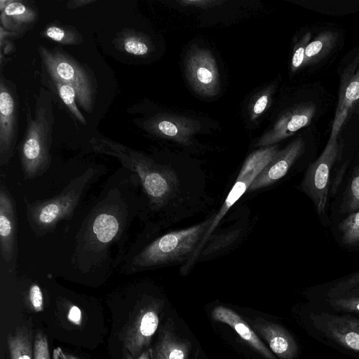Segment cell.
Here are the masks:
<instances>
[{
    "label": "cell",
    "mask_w": 359,
    "mask_h": 359,
    "mask_svg": "<svg viewBox=\"0 0 359 359\" xmlns=\"http://www.w3.org/2000/svg\"><path fill=\"white\" fill-rule=\"evenodd\" d=\"M211 220L212 218L158 238L135 257L134 266L148 268L189 261L197 250Z\"/></svg>",
    "instance_id": "obj_3"
},
{
    "label": "cell",
    "mask_w": 359,
    "mask_h": 359,
    "mask_svg": "<svg viewBox=\"0 0 359 359\" xmlns=\"http://www.w3.org/2000/svg\"><path fill=\"white\" fill-rule=\"evenodd\" d=\"M11 359H34L31 333L25 327H19L7 337Z\"/></svg>",
    "instance_id": "obj_21"
},
{
    "label": "cell",
    "mask_w": 359,
    "mask_h": 359,
    "mask_svg": "<svg viewBox=\"0 0 359 359\" xmlns=\"http://www.w3.org/2000/svg\"><path fill=\"white\" fill-rule=\"evenodd\" d=\"M48 79V81L51 83L53 89L72 116L82 125H86L87 121L79 109L74 88L71 85L59 79L50 77Z\"/></svg>",
    "instance_id": "obj_23"
},
{
    "label": "cell",
    "mask_w": 359,
    "mask_h": 359,
    "mask_svg": "<svg viewBox=\"0 0 359 359\" xmlns=\"http://www.w3.org/2000/svg\"><path fill=\"white\" fill-rule=\"evenodd\" d=\"M185 72L192 88L204 97L219 91V76L216 60L210 50L193 46L185 60Z\"/></svg>",
    "instance_id": "obj_9"
},
{
    "label": "cell",
    "mask_w": 359,
    "mask_h": 359,
    "mask_svg": "<svg viewBox=\"0 0 359 359\" xmlns=\"http://www.w3.org/2000/svg\"><path fill=\"white\" fill-rule=\"evenodd\" d=\"M356 285H359V271L339 283L337 287L342 288L345 287H352Z\"/></svg>",
    "instance_id": "obj_36"
},
{
    "label": "cell",
    "mask_w": 359,
    "mask_h": 359,
    "mask_svg": "<svg viewBox=\"0 0 359 359\" xmlns=\"http://www.w3.org/2000/svg\"><path fill=\"white\" fill-rule=\"evenodd\" d=\"M90 144L96 152L116 158L124 167L135 172L155 207H162L176 194L177 177L169 167L160 165L144 154L107 137H93Z\"/></svg>",
    "instance_id": "obj_1"
},
{
    "label": "cell",
    "mask_w": 359,
    "mask_h": 359,
    "mask_svg": "<svg viewBox=\"0 0 359 359\" xmlns=\"http://www.w3.org/2000/svg\"><path fill=\"white\" fill-rule=\"evenodd\" d=\"M34 359H50L47 337L41 331L36 332L35 334Z\"/></svg>",
    "instance_id": "obj_29"
},
{
    "label": "cell",
    "mask_w": 359,
    "mask_h": 359,
    "mask_svg": "<svg viewBox=\"0 0 359 359\" xmlns=\"http://www.w3.org/2000/svg\"><path fill=\"white\" fill-rule=\"evenodd\" d=\"M119 228L117 219L111 214L102 213L95 219L93 230L100 243H107L116 236Z\"/></svg>",
    "instance_id": "obj_25"
},
{
    "label": "cell",
    "mask_w": 359,
    "mask_h": 359,
    "mask_svg": "<svg viewBox=\"0 0 359 359\" xmlns=\"http://www.w3.org/2000/svg\"><path fill=\"white\" fill-rule=\"evenodd\" d=\"M341 206L344 212L350 214L359 210V165L354 170L345 191Z\"/></svg>",
    "instance_id": "obj_28"
},
{
    "label": "cell",
    "mask_w": 359,
    "mask_h": 359,
    "mask_svg": "<svg viewBox=\"0 0 359 359\" xmlns=\"http://www.w3.org/2000/svg\"><path fill=\"white\" fill-rule=\"evenodd\" d=\"M53 359H81L74 355L65 352L61 348L57 347L53 349Z\"/></svg>",
    "instance_id": "obj_37"
},
{
    "label": "cell",
    "mask_w": 359,
    "mask_h": 359,
    "mask_svg": "<svg viewBox=\"0 0 359 359\" xmlns=\"http://www.w3.org/2000/svg\"><path fill=\"white\" fill-rule=\"evenodd\" d=\"M311 37V33H306L297 44L292 58V70L293 72L303 65L306 48L310 43Z\"/></svg>",
    "instance_id": "obj_30"
},
{
    "label": "cell",
    "mask_w": 359,
    "mask_h": 359,
    "mask_svg": "<svg viewBox=\"0 0 359 359\" xmlns=\"http://www.w3.org/2000/svg\"><path fill=\"white\" fill-rule=\"evenodd\" d=\"M344 341L348 347L359 351V334L348 332L344 335Z\"/></svg>",
    "instance_id": "obj_34"
},
{
    "label": "cell",
    "mask_w": 359,
    "mask_h": 359,
    "mask_svg": "<svg viewBox=\"0 0 359 359\" xmlns=\"http://www.w3.org/2000/svg\"><path fill=\"white\" fill-rule=\"evenodd\" d=\"M11 0H0V11L2 12L4 9L8 5Z\"/></svg>",
    "instance_id": "obj_39"
},
{
    "label": "cell",
    "mask_w": 359,
    "mask_h": 359,
    "mask_svg": "<svg viewBox=\"0 0 359 359\" xmlns=\"http://www.w3.org/2000/svg\"><path fill=\"white\" fill-rule=\"evenodd\" d=\"M278 151V145L274 144L262 147L253 151L247 157L225 201L218 212L212 218L210 226L207 229L195 253L184 266L183 272H187L195 264L220 220L242 195L248 191L257 175Z\"/></svg>",
    "instance_id": "obj_5"
},
{
    "label": "cell",
    "mask_w": 359,
    "mask_h": 359,
    "mask_svg": "<svg viewBox=\"0 0 359 359\" xmlns=\"http://www.w3.org/2000/svg\"><path fill=\"white\" fill-rule=\"evenodd\" d=\"M16 216L13 198L3 186L0 189V250L2 258L10 262L15 254Z\"/></svg>",
    "instance_id": "obj_14"
},
{
    "label": "cell",
    "mask_w": 359,
    "mask_h": 359,
    "mask_svg": "<svg viewBox=\"0 0 359 359\" xmlns=\"http://www.w3.org/2000/svg\"><path fill=\"white\" fill-rule=\"evenodd\" d=\"M160 303L152 302L140 309L126 325L122 336L123 348L133 358L149 345L159 323Z\"/></svg>",
    "instance_id": "obj_10"
},
{
    "label": "cell",
    "mask_w": 359,
    "mask_h": 359,
    "mask_svg": "<svg viewBox=\"0 0 359 359\" xmlns=\"http://www.w3.org/2000/svg\"><path fill=\"white\" fill-rule=\"evenodd\" d=\"M142 127L147 132L159 137L189 145L194 135L201 128L200 122L189 117L157 114L145 120Z\"/></svg>",
    "instance_id": "obj_11"
},
{
    "label": "cell",
    "mask_w": 359,
    "mask_h": 359,
    "mask_svg": "<svg viewBox=\"0 0 359 359\" xmlns=\"http://www.w3.org/2000/svg\"><path fill=\"white\" fill-rule=\"evenodd\" d=\"M341 151L338 137H330L321 154L307 168L301 183V189L311 199L318 215L325 212L331 170Z\"/></svg>",
    "instance_id": "obj_7"
},
{
    "label": "cell",
    "mask_w": 359,
    "mask_h": 359,
    "mask_svg": "<svg viewBox=\"0 0 359 359\" xmlns=\"http://www.w3.org/2000/svg\"><path fill=\"white\" fill-rule=\"evenodd\" d=\"M304 141L298 137L279 150L253 181L248 191L268 187L284 177L296 160L304 153Z\"/></svg>",
    "instance_id": "obj_13"
},
{
    "label": "cell",
    "mask_w": 359,
    "mask_h": 359,
    "mask_svg": "<svg viewBox=\"0 0 359 359\" xmlns=\"http://www.w3.org/2000/svg\"><path fill=\"white\" fill-rule=\"evenodd\" d=\"M341 242L348 246H359V210L351 213L339 224Z\"/></svg>",
    "instance_id": "obj_26"
},
{
    "label": "cell",
    "mask_w": 359,
    "mask_h": 359,
    "mask_svg": "<svg viewBox=\"0 0 359 359\" xmlns=\"http://www.w3.org/2000/svg\"><path fill=\"white\" fill-rule=\"evenodd\" d=\"M29 302L32 309L35 312H41L43 310V294L40 287L36 284H33L29 291Z\"/></svg>",
    "instance_id": "obj_31"
},
{
    "label": "cell",
    "mask_w": 359,
    "mask_h": 359,
    "mask_svg": "<svg viewBox=\"0 0 359 359\" xmlns=\"http://www.w3.org/2000/svg\"><path fill=\"white\" fill-rule=\"evenodd\" d=\"M239 229L228 231L217 235H212L203 248L200 256H209L233 243L240 235Z\"/></svg>",
    "instance_id": "obj_27"
},
{
    "label": "cell",
    "mask_w": 359,
    "mask_h": 359,
    "mask_svg": "<svg viewBox=\"0 0 359 359\" xmlns=\"http://www.w3.org/2000/svg\"><path fill=\"white\" fill-rule=\"evenodd\" d=\"M39 19L36 8L27 1L11 0L1 12V26L19 36L32 29Z\"/></svg>",
    "instance_id": "obj_15"
},
{
    "label": "cell",
    "mask_w": 359,
    "mask_h": 359,
    "mask_svg": "<svg viewBox=\"0 0 359 359\" xmlns=\"http://www.w3.org/2000/svg\"><path fill=\"white\" fill-rule=\"evenodd\" d=\"M185 6L199 7L201 8H207L214 6L217 4H221L223 1L214 0H184L180 1Z\"/></svg>",
    "instance_id": "obj_33"
},
{
    "label": "cell",
    "mask_w": 359,
    "mask_h": 359,
    "mask_svg": "<svg viewBox=\"0 0 359 359\" xmlns=\"http://www.w3.org/2000/svg\"><path fill=\"white\" fill-rule=\"evenodd\" d=\"M212 317L214 320L224 323L231 327L243 340L265 358L276 359L274 355L250 328V325L233 310L222 306H218L212 310Z\"/></svg>",
    "instance_id": "obj_16"
},
{
    "label": "cell",
    "mask_w": 359,
    "mask_h": 359,
    "mask_svg": "<svg viewBox=\"0 0 359 359\" xmlns=\"http://www.w3.org/2000/svg\"><path fill=\"white\" fill-rule=\"evenodd\" d=\"M189 349V341L180 338L166 325L149 351L151 359H188Z\"/></svg>",
    "instance_id": "obj_17"
},
{
    "label": "cell",
    "mask_w": 359,
    "mask_h": 359,
    "mask_svg": "<svg viewBox=\"0 0 359 359\" xmlns=\"http://www.w3.org/2000/svg\"><path fill=\"white\" fill-rule=\"evenodd\" d=\"M270 91L266 90L255 100L250 114L251 119L257 118L264 111L270 102Z\"/></svg>",
    "instance_id": "obj_32"
},
{
    "label": "cell",
    "mask_w": 359,
    "mask_h": 359,
    "mask_svg": "<svg viewBox=\"0 0 359 359\" xmlns=\"http://www.w3.org/2000/svg\"><path fill=\"white\" fill-rule=\"evenodd\" d=\"M41 35L61 45H79L83 41L81 34L74 27L58 22L48 24Z\"/></svg>",
    "instance_id": "obj_22"
},
{
    "label": "cell",
    "mask_w": 359,
    "mask_h": 359,
    "mask_svg": "<svg viewBox=\"0 0 359 359\" xmlns=\"http://www.w3.org/2000/svg\"><path fill=\"white\" fill-rule=\"evenodd\" d=\"M95 0H71L67 4V8L69 9H74L81 8L92 3H94Z\"/></svg>",
    "instance_id": "obj_38"
},
{
    "label": "cell",
    "mask_w": 359,
    "mask_h": 359,
    "mask_svg": "<svg viewBox=\"0 0 359 359\" xmlns=\"http://www.w3.org/2000/svg\"><path fill=\"white\" fill-rule=\"evenodd\" d=\"M336 34L327 31L320 34L306 48L303 66L316 62L324 57L333 47Z\"/></svg>",
    "instance_id": "obj_24"
},
{
    "label": "cell",
    "mask_w": 359,
    "mask_h": 359,
    "mask_svg": "<svg viewBox=\"0 0 359 359\" xmlns=\"http://www.w3.org/2000/svg\"><path fill=\"white\" fill-rule=\"evenodd\" d=\"M315 114L316 106L313 103L301 104L288 109L277 120L273 127L258 140L255 146L266 147L274 145L308 126Z\"/></svg>",
    "instance_id": "obj_12"
},
{
    "label": "cell",
    "mask_w": 359,
    "mask_h": 359,
    "mask_svg": "<svg viewBox=\"0 0 359 359\" xmlns=\"http://www.w3.org/2000/svg\"><path fill=\"white\" fill-rule=\"evenodd\" d=\"M19 100L15 84L0 77V164L13 156L18 133Z\"/></svg>",
    "instance_id": "obj_8"
},
{
    "label": "cell",
    "mask_w": 359,
    "mask_h": 359,
    "mask_svg": "<svg viewBox=\"0 0 359 359\" xmlns=\"http://www.w3.org/2000/svg\"><path fill=\"white\" fill-rule=\"evenodd\" d=\"M120 51L134 56H145L154 49L150 38L144 33L131 29H123L114 40Z\"/></svg>",
    "instance_id": "obj_20"
},
{
    "label": "cell",
    "mask_w": 359,
    "mask_h": 359,
    "mask_svg": "<svg viewBox=\"0 0 359 359\" xmlns=\"http://www.w3.org/2000/svg\"><path fill=\"white\" fill-rule=\"evenodd\" d=\"M359 100V68L341 90L330 133V138H337L349 111Z\"/></svg>",
    "instance_id": "obj_19"
},
{
    "label": "cell",
    "mask_w": 359,
    "mask_h": 359,
    "mask_svg": "<svg viewBox=\"0 0 359 359\" xmlns=\"http://www.w3.org/2000/svg\"><path fill=\"white\" fill-rule=\"evenodd\" d=\"M68 320L76 325H81L82 322V314L80 309L76 306H72L67 314Z\"/></svg>",
    "instance_id": "obj_35"
},
{
    "label": "cell",
    "mask_w": 359,
    "mask_h": 359,
    "mask_svg": "<svg viewBox=\"0 0 359 359\" xmlns=\"http://www.w3.org/2000/svg\"><path fill=\"white\" fill-rule=\"evenodd\" d=\"M356 309L359 310V303L356 304Z\"/></svg>",
    "instance_id": "obj_40"
},
{
    "label": "cell",
    "mask_w": 359,
    "mask_h": 359,
    "mask_svg": "<svg viewBox=\"0 0 359 359\" xmlns=\"http://www.w3.org/2000/svg\"><path fill=\"white\" fill-rule=\"evenodd\" d=\"M38 52L43 72L48 77L71 85L75 90L79 106L87 113H91L96 99L97 84L90 69L60 47L49 49L41 46Z\"/></svg>",
    "instance_id": "obj_4"
},
{
    "label": "cell",
    "mask_w": 359,
    "mask_h": 359,
    "mask_svg": "<svg viewBox=\"0 0 359 359\" xmlns=\"http://www.w3.org/2000/svg\"><path fill=\"white\" fill-rule=\"evenodd\" d=\"M91 176V171L88 170L72 180L59 195L27 205L29 219L32 226L41 230H49L60 220L71 216Z\"/></svg>",
    "instance_id": "obj_6"
},
{
    "label": "cell",
    "mask_w": 359,
    "mask_h": 359,
    "mask_svg": "<svg viewBox=\"0 0 359 359\" xmlns=\"http://www.w3.org/2000/svg\"><path fill=\"white\" fill-rule=\"evenodd\" d=\"M52 96L44 88L38 94L34 114L26 112V130L19 145L22 169L26 179L41 175L50 165L54 116Z\"/></svg>",
    "instance_id": "obj_2"
},
{
    "label": "cell",
    "mask_w": 359,
    "mask_h": 359,
    "mask_svg": "<svg viewBox=\"0 0 359 359\" xmlns=\"http://www.w3.org/2000/svg\"><path fill=\"white\" fill-rule=\"evenodd\" d=\"M257 332L267 341L274 353L282 359H290L294 354L295 345L292 337L280 326L266 321L254 323Z\"/></svg>",
    "instance_id": "obj_18"
}]
</instances>
